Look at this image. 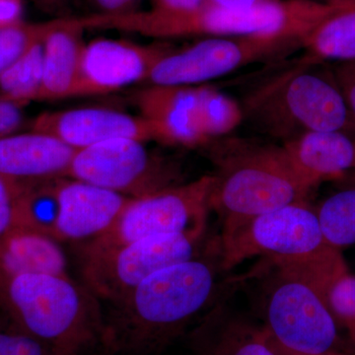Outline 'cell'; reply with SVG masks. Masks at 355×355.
<instances>
[{"mask_svg":"<svg viewBox=\"0 0 355 355\" xmlns=\"http://www.w3.org/2000/svg\"><path fill=\"white\" fill-rule=\"evenodd\" d=\"M216 266L200 254L163 268L113 302L101 303L103 342L116 355H160L214 300Z\"/></svg>","mask_w":355,"mask_h":355,"instance_id":"cell-1","label":"cell"},{"mask_svg":"<svg viewBox=\"0 0 355 355\" xmlns=\"http://www.w3.org/2000/svg\"><path fill=\"white\" fill-rule=\"evenodd\" d=\"M0 308L11 323L70 355L103 340L102 306L69 275L0 277Z\"/></svg>","mask_w":355,"mask_h":355,"instance_id":"cell-2","label":"cell"},{"mask_svg":"<svg viewBox=\"0 0 355 355\" xmlns=\"http://www.w3.org/2000/svg\"><path fill=\"white\" fill-rule=\"evenodd\" d=\"M240 105L244 120L284 142L306 132L355 127L333 70L303 58L261 80Z\"/></svg>","mask_w":355,"mask_h":355,"instance_id":"cell-3","label":"cell"},{"mask_svg":"<svg viewBox=\"0 0 355 355\" xmlns=\"http://www.w3.org/2000/svg\"><path fill=\"white\" fill-rule=\"evenodd\" d=\"M214 141L209 207L223 226L306 202L309 191L294 174L284 147L241 139Z\"/></svg>","mask_w":355,"mask_h":355,"instance_id":"cell-4","label":"cell"},{"mask_svg":"<svg viewBox=\"0 0 355 355\" xmlns=\"http://www.w3.org/2000/svg\"><path fill=\"white\" fill-rule=\"evenodd\" d=\"M254 257L268 259L275 268L299 272H319L343 261L340 250L324 240L316 209L306 202L222 227V270H232Z\"/></svg>","mask_w":355,"mask_h":355,"instance_id":"cell-5","label":"cell"},{"mask_svg":"<svg viewBox=\"0 0 355 355\" xmlns=\"http://www.w3.org/2000/svg\"><path fill=\"white\" fill-rule=\"evenodd\" d=\"M320 7L310 0H260L244 9L207 3L188 13L149 10L139 20L144 36L155 38L205 35L210 37L265 36L301 41L316 25Z\"/></svg>","mask_w":355,"mask_h":355,"instance_id":"cell-6","label":"cell"},{"mask_svg":"<svg viewBox=\"0 0 355 355\" xmlns=\"http://www.w3.org/2000/svg\"><path fill=\"white\" fill-rule=\"evenodd\" d=\"M275 268L263 327L275 347L284 355H349L316 287L296 273Z\"/></svg>","mask_w":355,"mask_h":355,"instance_id":"cell-7","label":"cell"},{"mask_svg":"<svg viewBox=\"0 0 355 355\" xmlns=\"http://www.w3.org/2000/svg\"><path fill=\"white\" fill-rule=\"evenodd\" d=\"M137 103L166 144H205L228 135L244 120L239 103L207 86L151 85L139 93Z\"/></svg>","mask_w":355,"mask_h":355,"instance_id":"cell-8","label":"cell"},{"mask_svg":"<svg viewBox=\"0 0 355 355\" xmlns=\"http://www.w3.org/2000/svg\"><path fill=\"white\" fill-rule=\"evenodd\" d=\"M214 175L132 198L114 225L91 240L83 254L101 253L142 238L163 234L203 237Z\"/></svg>","mask_w":355,"mask_h":355,"instance_id":"cell-9","label":"cell"},{"mask_svg":"<svg viewBox=\"0 0 355 355\" xmlns=\"http://www.w3.org/2000/svg\"><path fill=\"white\" fill-rule=\"evenodd\" d=\"M202 239L179 233L156 235L83 254L84 284L101 303L119 300L153 273L200 254Z\"/></svg>","mask_w":355,"mask_h":355,"instance_id":"cell-10","label":"cell"},{"mask_svg":"<svg viewBox=\"0 0 355 355\" xmlns=\"http://www.w3.org/2000/svg\"><path fill=\"white\" fill-rule=\"evenodd\" d=\"M144 142L118 139L79 149L67 178L128 198L144 197L180 184L176 166L149 151Z\"/></svg>","mask_w":355,"mask_h":355,"instance_id":"cell-11","label":"cell"},{"mask_svg":"<svg viewBox=\"0 0 355 355\" xmlns=\"http://www.w3.org/2000/svg\"><path fill=\"white\" fill-rule=\"evenodd\" d=\"M296 46H302L301 42L273 37H210L184 50L169 51L154 65L146 81L155 86L197 85Z\"/></svg>","mask_w":355,"mask_h":355,"instance_id":"cell-12","label":"cell"},{"mask_svg":"<svg viewBox=\"0 0 355 355\" xmlns=\"http://www.w3.org/2000/svg\"><path fill=\"white\" fill-rule=\"evenodd\" d=\"M170 49L128 41L98 39L85 44L73 97L107 94L147 80L154 65Z\"/></svg>","mask_w":355,"mask_h":355,"instance_id":"cell-13","label":"cell"},{"mask_svg":"<svg viewBox=\"0 0 355 355\" xmlns=\"http://www.w3.org/2000/svg\"><path fill=\"white\" fill-rule=\"evenodd\" d=\"M33 130L53 135L76 150L118 139L162 141L158 128L144 116L96 107L40 114Z\"/></svg>","mask_w":355,"mask_h":355,"instance_id":"cell-14","label":"cell"},{"mask_svg":"<svg viewBox=\"0 0 355 355\" xmlns=\"http://www.w3.org/2000/svg\"><path fill=\"white\" fill-rule=\"evenodd\" d=\"M60 216L58 241L95 239L114 225L130 198L78 180L60 179L58 184Z\"/></svg>","mask_w":355,"mask_h":355,"instance_id":"cell-15","label":"cell"},{"mask_svg":"<svg viewBox=\"0 0 355 355\" xmlns=\"http://www.w3.org/2000/svg\"><path fill=\"white\" fill-rule=\"evenodd\" d=\"M76 151L48 133L10 135L0 139V176L22 186L64 179Z\"/></svg>","mask_w":355,"mask_h":355,"instance_id":"cell-16","label":"cell"},{"mask_svg":"<svg viewBox=\"0 0 355 355\" xmlns=\"http://www.w3.org/2000/svg\"><path fill=\"white\" fill-rule=\"evenodd\" d=\"M282 147L294 174L308 191L355 169V141L347 132H306Z\"/></svg>","mask_w":355,"mask_h":355,"instance_id":"cell-17","label":"cell"},{"mask_svg":"<svg viewBox=\"0 0 355 355\" xmlns=\"http://www.w3.org/2000/svg\"><path fill=\"white\" fill-rule=\"evenodd\" d=\"M76 18L55 19L44 38V78L39 100L73 97L84 46Z\"/></svg>","mask_w":355,"mask_h":355,"instance_id":"cell-18","label":"cell"},{"mask_svg":"<svg viewBox=\"0 0 355 355\" xmlns=\"http://www.w3.org/2000/svg\"><path fill=\"white\" fill-rule=\"evenodd\" d=\"M207 316L191 331L193 355H284L263 327L220 313Z\"/></svg>","mask_w":355,"mask_h":355,"instance_id":"cell-19","label":"cell"},{"mask_svg":"<svg viewBox=\"0 0 355 355\" xmlns=\"http://www.w3.org/2000/svg\"><path fill=\"white\" fill-rule=\"evenodd\" d=\"M58 240L15 227L0 239V277L27 273L67 275V261Z\"/></svg>","mask_w":355,"mask_h":355,"instance_id":"cell-20","label":"cell"},{"mask_svg":"<svg viewBox=\"0 0 355 355\" xmlns=\"http://www.w3.org/2000/svg\"><path fill=\"white\" fill-rule=\"evenodd\" d=\"M334 8L302 42L312 64L355 60V0H330Z\"/></svg>","mask_w":355,"mask_h":355,"instance_id":"cell-21","label":"cell"},{"mask_svg":"<svg viewBox=\"0 0 355 355\" xmlns=\"http://www.w3.org/2000/svg\"><path fill=\"white\" fill-rule=\"evenodd\" d=\"M58 180L41 183L20 184L16 200V227L36 231L55 238L60 216Z\"/></svg>","mask_w":355,"mask_h":355,"instance_id":"cell-22","label":"cell"},{"mask_svg":"<svg viewBox=\"0 0 355 355\" xmlns=\"http://www.w3.org/2000/svg\"><path fill=\"white\" fill-rule=\"evenodd\" d=\"M324 240L338 250L355 245V179L316 209Z\"/></svg>","mask_w":355,"mask_h":355,"instance_id":"cell-23","label":"cell"},{"mask_svg":"<svg viewBox=\"0 0 355 355\" xmlns=\"http://www.w3.org/2000/svg\"><path fill=\"white\" fill-rule=\"evenodd\" d=\"M43 78L44 39H42L0 74V96L20 104L39 100Z\"/></svg>","mask_w":355,"mask_h":355,"instance_id":"cell-24","label":"cell"},{"mask_svg":"<svg viewBox=\"0 0 355 355\" xmlns=\"http://www.w3.org/2000/svg\"><path fill=\"white\" fill-rule=\"evenodd\" d=\"M318 291L335 319L340 331L347 336V352L355 354V275L347 266L324 282Z\"/></svg>","mask_w":355,"mask_h":355,"instance_id":"cell-25","label":"cell"},{"mask_svg":"<svg viewBox=\"0 0 355 355\" xmlns=\"http://www.w3.org/2000/svg\"><path fill=\"white\" fill-rule=\"evenodd\" d=\"M55 24V20L49 22L18 24L0 28V74L38 43Z\"/></svg>","mask_w":355,"mask_h":355,"instance_id":"cell-26","label":"cell"},{"mask_svg":"<svg viewBox=\"0 0 355 355\" xmlns=\"http://www.w3.org/2000/svg\"><path fill=\"white\" fill-rule=\"evenodd\" d=\"M0 355H60L48 343L11 323L0 322Z\"/></svg>","mask_w":355,"mask_h":355,"instance_id":"cell-27","label":"cell"},{"mask_svg":"<svg viewBox=\"0 0 355 355\" xmlns=\"http://www.w3.org/2000/svg\"><path fill=\"white\" fill-rule=\"evenodd\" d=\"M21 186L0 176V239L16 227V200Z\"/></svg>","mask_w":355,"mask_h":355,"instance_id":"cell-28","label":"cell"},{"mask_svg":"<svg viewBox=\"0 0 355 355\" xmlns=\"http://www.w3.org/2000/svg\"><path fill=\"white\" fill-rule=\"evenodd\" d=\"M333 72L355 123V60L338 62Z\"/></svg>","mask_w":355,"mask_h":355,"instance_id":"cell-29","label":"cell"},{"mask_svg":"<svg viewBox=\"0 0 355 355\" xmlns=\"http://www.w3.org/2000/svg\"><path fill=\"white\" fill-rule=\"evenodd\" d=\"M20 103L0 96V139L13 135L22 123Z\"/></svg>","mask_w":355,"mask_h":355,"instance_id":"cell-30","label":"cell"},{"mask_svg":"<svg viewBox=\"0 0 355 355\" xmlns=\"http://www.w3.org/2000/svg\"><path fill=\"white\" fill-rule=\"evenodd\" d=\"M99 15H121L137 11L142 0H89Z\"/></svg>","mask_w":355,"mask_h":355,"instance_id":"cell-31","label":"cell"},{"mask_svg":"<svg viewBox=\"0 0 355 355\" xmlns=\"http://www.w3.org/2000/svg\"><path fill=\"white\" fill-rule=\"evenodd\" d=\"M209 3V0H153V10L163 13H188Z\"/></svg>","mask_w":355,"mask_h":355,"instance_id":"cell-32","label":"cell"},{"mask_svg":"<svg viewBox=\"0 0 355 355\" xmlns=\"http://www.w3.org/2000/svg\"><path fill=\"white\" fill-rule=\"evenodd\" d=\"M22 0H0V28L22 22Z\"/></svg>","mask_w":355,"mask_h":355,"instance_id":"cell-33","label":"cell"},{"mask_svg":"<svg viewBox=\"0 0 355 355\" xmlns=\"http://www.w3.org/2000/svg\"><path fill=\"white\" fill-rule=\"evenodd\" d=\"M70 355H116L113 350L110 349L108 345L102 340L89 345L85 349L79 350Z\"/></svg>","mask_w":355,"mask_h":355,"instance_id":"cell-34","label":"cell"},{"mask_svg":"<svg viewBox=\"0 0 355 355\" xmlns=\"http://www.w3.org/2000/svg\"><path fill=\"white\" fill-rule=\"evenodd\" d=\"M260 0H209V3L229 9H244L254 6Z\"/></svg>","mask_w":355,"mask_h":355,"instance_id":"cell-35","label":"cell"},{"mask_svg":"<svg viewBox=\"0 0 355 355\" xmlns=\"http://www.w3.org/2000/svg\"><path fill=\"white\" fill-rule=\"evenodd\" d=\"M40 3L49 7V8H57V7L64 4L67 0H38Z\"/></svg>","mask_w":355,"mask_h":355,"instance_id":"cell-36","label":"cell"},{"mask_svg":"<svg viewBox=\"0 0 355 355\" xmlns=\"http://www.w3.org/2000/svg\"><path fill=\"white\" fill-rule=\"evenodd\" d=\"M350 355H355V354H350Z\"/></svg>","mask_w":355,"mask_h":355,"instance_id":"cell-37","label":"cell"}]
</instances>
